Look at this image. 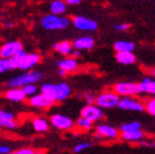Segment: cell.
I'll return each mask as SVG.
<instances>
[{
	"label": "cell",
	"instance_id": "6da1fadb",
	"mask_svg": "<svg viewBox=\"0 0 155 154\" xmlns=\"http://www.w3.org/2000/svg\"><path fill=\"white\" fill-rule=\"evenodd\" d=\"M13 69L18 68L21 71H31L41 62V55L39 53H27L22 49L10 59Z\"/></svg>",
	"mask_w": 155,
	"mask_h": 154
},
{
	"label": "cell",
	"instance_id": "7a4b0ae2",
	"mask_svg": "<svg viewBox=\"0 0 155 154\" xmlns=\"http://www.w3.org/2000/svg\"><path fill=\"white\" fill-rule=\"evenodd\" d=\"M71 20L66 17H62L58 15H45L41 19V25L43 29L48 31H60V30H65L69 27Z\"/></svg>",
	"mask_w": 155,
	"mask_h": 154
},
{
	"label": "cell",
	"instance_id": "3957f363",
	"mask_svg": "<svg viewBox=\"0 0 155 154\" xmlns=\"http://www.w3.org/2000/svg\"><path fill=\"white\" fill-rule=\"evenodd\" d=\"M43 74L40 71H27L23 74L17 75L12 77L7 83V86L9 87H22L27 84H36L42 79Z\"/></svg>",
	"mask_w": 155,
	"mask_h": 154
},
{
	"label": "cell",
	"instance_id": "277c9868",
	"mask_svg": "<svg viewBox=\"0 0 155 154\" xmlns=\"http://www.w3.org/2000/svg\"><path fill=\"white\" fill-rule=\"evenodd\" d=\"M120 96L114 90H106L99 94L95 99V104L102 109H111L118 106Z\"/></svg>",
	"mask_w": 155,
	"mask_h": 154
},
{
	"label": "cell",
	"instance_id": "5b68a950",
	"mask_svg": "<svg viewBox=\"0 0 155 154\" xmlns=\"http://www.w3.org/2000/svg\"><path fill=\"white\" fill-rule=\"evenodd\" d=\"M118 108L121 110H129V111H137L142 112L144 111V102L139 100L137 98H133L132 96H124L120 98L118 102Z\"/></svg>",
	"mask_w": 155,
	"mask_h": 154
},
{
	"label": "cell",
	"instance_id": "8992f818",
	"mask_svg": "<svg viewBox=\"0 0 155 154\" xmlns=\"http://www.w3.org/2000/svg\"><path fill=\"white\" fill-rule=\"evenodd\" d=\"M95 130V138L97 140H117L120 136V132L117 128L104 123L98 125Z\"/></svg>",
	"mask_w": 155,
	"mask_h": 154
},
{
	"label": "cell",
	"instance_id": "52a82bcc",
	"mask_svg": "<svg viewBox=\"0 0 155 154\" xmlns=\"http://www.w3.org/2000/svg\"><path fill=\"white\" fill-rule=\"evenodd\" d=\"M114 92H116L119 96H135L141 94L139 84L130 83V82H122L114 85Z\"/></svg>",
	"mask_w": 155,
	"mask_h": 154
},
{
	"label": "cell",
	"instance_id": "ba28073f",
	"mask_svg": "<svg viewBox=\"0 0 155 154\" xmlns=\"http://www.w3.org/2000/svg\"><path fill=\"white\" fill-rule=\"evenodd\" d=\"M81 116L84 118H87L88 120L93 122L99 121L104 117V109L97 106L96 104H89L85 106L81 110Z\"/></svg>",
	"mask_w": 155,
	"mask_h": 154
},
{
	"label": "cell",
	"instance_id": "9c48e42d",
	"mask_svg": "<svg viewBox=\"0 0 155 154\" xmlns=\"http://www.w3.org/2000/svg\"><path fill=\"white\" fill-rule=\"evenodd\" d=\"M50 121H51V125L54 128L62 131L72 130L73 128L75 127V122L73 121L72 118H69L67 116L61 115V113L53 115L51 117V119H50Z\"/></svg>",
	"mask_w": 155,
	"mask_h": 154
},
{
	"label": "cell",
	"instance_id": "30bf717a",
	"mask_svg": "<svg viewBox=\"0 0 155 154\" xmlns=\"http://www.w3.org/2000/svg\"><path fill=\"white\" fill-rule=\"evenodd\" d=\"M73 25L79 31H86V32L96 31L98 29V24L95 20H91L86 17H81V15H77L73 19Z\"/></svg>",
	"mask_w": 155,
	"mask_h": 154
},
{
	"label": "cell",
	"instance_id": "8fae6325",
	"mask_svg": "<svg viewBox=\"0 0 155 154\" xmlns=\"http://www.w3.org/2000/svg\"><path fill=\"white\" fill-rule=\"evenodd\" d=\"M22 43L20 41H9L0 46V57L11 59L13 55L22 50Z\"/></svg>",
	"mask_w": 155,
	"mask_h": 154
},
{
	"label": "cell",
	"instance_id": "7c38bea8",
	"mask_svg": "<svg viewBox=\"0 0 155 154\" xmlns=\"http://www.w3.org/2000/svg\"><path fill=\"white\" fill-rule=\"evenodd\" d=\"M29 105L34 108H39V109H48L54 105V101L40 92V94H35L29 97Z\"/></svg>",
	"mask_w": 155,
	"mask_h": 154
},
{
	"label": "cell",
	"instance_id": "4fadbf2b",
	"mask_svg": "<svg viewBox=\"0 0 155 154\" xmlns=\"http://www.w3.org/2000/svg\"><path fill=\"white\" fill-rule=\"evenodd\" d=\"M72 89L67 83L54 84V100L64 101L71 96Z\"/></svg>",
	"mask_w": 155,
	"mask_h": 154
},
{
	"label": "cell",
	"instance_id": "5bb4252c",
	"mask_svg": "<svg viewBox=\"0 0 155 154\" xmlns=\"http://www.w3.org/2000/svg\"><path fill=\"white\" fill-rule=\"evenodd\" d=\"M72 44L73 48L76 49V50H91L95 46V40H94V38H91L89 35L79 36L76 40H74Z\"/></svg>",
	"mask_w": 155,
	"mask_h": 154
},
{
	"label": "cell",
	"instance_id": "9a60e30c",
	"mask_svg": "<svg viewBox=\"0 0 155 154\" xmlns=\"http://www.w3.org/2000/svg\"><path fill=\"white\" fill-rule=\"evenodd\" d=\"M5 97L10 101L13 102H22L27 99V96L24 95L23 90L21 87H10L6 92H5Z\"/></svg>",
	"mask_w": 155,
	"mask_h": 154
},
{
	"label": "cell",
	"instance_id": "2e32d148",
	"mask_svg": "<svg viewBox=\"0 0 155 154\" xmlns=\"http://www.w3.org/2000/svg\"><path fill=\"white\" fill-rule=\"evenodd\" d=\"M57 67L64 69L67 73H71V72H75L78 68V62L75 57H66L57 62Z\"/></svg>",
	"mask_w": 155,
	"mask_h": 154
},
{
	"label": "cell",
	"instance_id": "e0dca14e",
	"mask_svg": "<svg viewBox=\"0 0 155 154\" xmlns=\"http://www.w3.org/2000/svg\"><path fill=\"white\" fill-rule=\"evenodd\" d=\"M145 133L141 130H133V131H127V132H121V138L124 141L128 142H140L144 139Z\"/></svg>",
	"mask_w": 155,
	"mask_h": 154
},
{
	"label": "cell",
	"instance_id": "ac0fdd59",
	"mask_svg": "<svg viewBox=\"0 0 155 154\" xmlns=\"http://www.w3.org/2000/svg\"><path fill=\"white\" fill-rule=\"evenodd\" d=\"M53 49L56 52L61 54V55H71L73 52V44L69 41H61V42H56L53 44Z\"/></svg>",
	"mask_w": 155,
	"mask_h": 154
},
{
	"label": "cell",
	"instance_id": "d6986e66",
	"mask_svg": "<svg viewBox=\"0 0 155 154\" xmlns=\"http://www.w3.org/2000/svg\"><path fill=\"white\" fill-rule=\"evenodd\" d=\"M140 92L144 94H151L155 96V79H152L151 77H145L140 84Z\"/></svg>",
	"mask_w": 155,
	"mask_h": 154
},
{
	"label": "cell",
	"instance_id": "ffe728a7",
	"mask_svg": "<svg viewBox=\"0 0 155 154\" xmlns=\"http://www.w3.org/2000/svg\"><path fill=\"white\" fill-rule=\"evenodd\" d=\"M67 10V5L64 0H52L50 3V11L54 15H62Z\"/></svg>",
	"mask_w": 155,
	"mask_h": 154
},
{
	"label": "cell",
	"instance_id": "44dd1931",
	"mask_svg": "<svg viewBox=\"0 0 155 154\" xmlns=\"http://www.w3.org/2000/svg\"><path fill=\"white\" fill-rule=\"evenodd\" d=\"M116 59L120 64L130 65L135 62V55L133 52H117Z\"/></svg>",
	"mask_w": 155,
	"mask_h": 154
},
{
	"label": "cell",
	"instance_id": "7402d4cb",
	"mask_svg": "<svg viewBox=\"0 0 155 154\" xmlns=\"http://www.w3.org/2000/svg\"><path fill=\"white\" fill-rule=\"evenodd\" d=\"M32 126L34 131L36 132H46L48 130V121L46 119L41 118V117H35L32 119Z\"/></svg>",
	"mask_w": 155,
	"mask_h": 154
},
{
	"label": "cell",
	"instance_id": "603a6c76",
	"mask_svg": "<svg viewBox=\"0 0 155 154\" xmlns=\"http://www.w3.org/2000/svg\"><path fill=\"white\" fill-rule=\"evenodd\" d=\"M75 127L81 131H89L94 128V122L81 116V118H78L77 121L75 122Z\"/></svg>",
	"mask_w": 155,
	"mask_h": 154
},
{
	"label": "cell",
	"instance_id": "cb8c5ba5",
	"mask_svg": "<svg viewBox=\"0 0 155 154\" xmlns=\"http://www.w3.org/2000/svg\"><path fill=\"white\" fill-rule=\"evenodd\" d=\"M114 50L117 52H133L134 44L129 41H118L114 43Z\"/></svg>",
	"mask_w": 155,
	"mask_h": 154
},
{
	"label": "cell",
	"instance_id": "d4e9b609",
	"mask_svg": "<svg viewBox=\"0 0 155 154\" xmlns=\"http://www.w3.org/2000/svg\"><path fill=\"white\" fill-rule=\"evenodd\" d=\"M40 92L55 102V100H54V84H50V83L43 84L41 86V88H40Z\"/></svg>",
	"mask_w": 155,
	"mask_h": 154
},
{
	"label": "cell",
	"instance_id": "484cf974",
	"mask_svg": "<svg viewBox=\"0 0 155 154\" xmlns=\"http://www.w3.org/2000/svg\"><path fill=\"white\" fill-rule=\"evenodd\" d=\"M142 129V125L139 121H131V122H125L121 125L120 130L121 132H127V131H133V130H140Z\"/></svg>",
	"mask_w": 155,
	"mask_h": 154
},
{
	"label": "cell",
	"instance_id": "4316f807",
	"mask_svg": "<svg viewBox=\"0 0 155 154\" xmlns=\"http://www.w3.org/2000/svg\"><path fill=\"white\" fill-rule=\"evenodd\" d=\"M21 89L23 90L24 95L27 97H31V96L35 95V94H38V90H39L35 84H27V85L21 87Z\"/></svg>",
	"mask_w": 155,
	"mask_h": 154
},
{
	"label": "cell",
	"instance_id": "83f0119b",
	"mask_svg": "<svg viewBox=\"0 0 155 154\" xmlns=\"http://www.w3.org/2000/svg\"><path fill=\"white\" fill-rule=\"evenodd\" d=\"M11 69H13V66H12L11 62H10V59L0 57V74L6 73L8 71H11Z\"/></svg>",
	"mask_w": 155,
	"mask_h": 154
},
{
	"label": "cell",
	"instance_id": "f1b7e54d",
	"mask_svg": "<svg viewBox=\"0 0 155 154\" xmlns=\"http://www.w3.org/2000/svg\"><path fill=\"white\" fill-rule=\"evenodd\" d=\"M144 110H146L151 116H155V97L150 98L144 102Z\"/></svg>",
	"mask_w": 155,
	"mask_h": 154
},
{
	"label": "cell",
	"instance_id": "f546056e",
	"mask_svg": "<svg viewBox=\"0 0 155 154\" xmlns=\"http://www.w3.org/2000/svg\"><path fill=\"white\" fill-rule=\"evenodd\" d=\"M17 127H18V122L15 121V119L0 121V128H3V129H7V130H13Z\"/></svg>",
	"mask_w": 155,
	"mask_h": 154
},
{
	"label": "cell",
	"instance_id": "4dcf8cb0",
	"mask_svg": "<svg viewBox=\"0 0 155 154\" xmlns=\"http://www.w3.org/2000/svg\"><path fill=\"white\" fill-rule=\"evenodd\" d=\"M91 143L90 142H81L78 143L77 145H75L74 148V152L75 153H81V152L85 151V150H87V149L91 148Z\"/></svg>",
	"mask_w": 155,
	"mask_h": 154
},
{
	"label": "cell",
	"instance_id": "1f68e13d",
	"mask_svg": "<svg viewBox=\"0 0 155 154\" xmlns=\"http://www.w3.org/2000/svg\"><path fill=\"white\" fill-rule=\"evenodd\" d=\"M13 119H15V115H13L12 112L0 109V121H5V120H13Z\"/></svg>",
	"mask_w": 155,
	"mask_h": 154
},
{
	"label": "cell",
	"instance_id": "d6a6232c",
	"mask_svg": "<svg viewBox=\"0 0 155 154\" xmlns=\"http://www.w3.org/2000/svg\"><path fill=\"white\" fill-rule=\"evenodd\" d=\"M34 153V150L30 148H24V149H20V150H17V151H11L7 154H33Z\"/></svg>",
	"mask_w": 155,
	"mask_h": 154
},
{
	"label": "cell",
	"instance_id": "836d02e7",
	"mask_svg": "<svg viewBox=\"0 0 155 154\" xmlns=\"http://www.w3.org/2000/svg\"><path fill=\"white\" fill-rule=\"evenodd\" d=\"M129 29L128 23H118L114 25V30L117 31H127Z\"/></svg>",
	"mask_w": 155,
	"mask_h": 154
},
{
	"label": "cell",
	"instance_id": "e575fe53",
	"mask_svg": "<svg viewBox=\"0 0 155 154\" xmlns=\"http://www.w3.org/2000/svg\"><path fill=\"white\" fill-rule=\"evenodd\" d=\"M85 99H86V102L88 105H89V104H95L96 96L94 95V94H91V92H89V94H87V95L85 96Z\"/></svg>",
	"mask_w": 155,
	"mask_h": 154
},
{
	"label": "cell",
	"instance_id": "d590c367",
	"mask_svg": "<svg viewBox=\"0 0 155 154\" xmlns=\"http://www.w3.org/2000/svg\"><path fill=\"white\" fill-rule=\"evenodd\" d=\"M11 152V148L8 145H1L0 144V154H7Z\"/></svg>",
	"mask_w": 155,
	"mask_h": 154
},
{
	"label": "cell",
	"instance_id": "8d00e7d4",
	"mask_svg": "<svg viewBox=\"0 0 155 154\" xmlns=\"http://www.w3.org/2000/svg\"><path fill=\"white\" fill-rule=\"evenodd\" d=\"M64 1L66 2V5H71V6H75L81 2V0H64Z\"/></svg>",
	"mask_w": 155,
	"mask_h": 154
},
{
	"label": "cell",
	"instance_id": "74e56055",
	"mask_svg": "<svg viewBox=\"0 0 155 154\" xmlns=\"http://www.w3.org/2000/svg\"><path fill=\"white\" fill-rule=\"evenodd\" d=\"M72 54H73V57H75V59H76V57H78L79 55H81V51L75 49V50H73Z\"/></svg>",
	"mask_w": 155,
	"mask_h": 154
},
{
	"label": "cell",
	"instance_id": "f35d334b",
	"mask_svg": "<svg viewBox=\"0 0 155 154\" xmlns=\"http://www.w3.org/2000/svg\"><path fill=\"white\" fill-rule=\"evenodd\" d=\"M58 75H60V76H66V75H67V72H65L64 69L58 68Z\"/></svg>",
	"mask_w": 155,
	"mask_h": 154
},
{
	"label": "cell",
	"instance_id": "ab89813d",
	"mask_svg": "<svg viewBox=\"0 0 155 154\" xmlns=\"http://www.w3.org/2000/svg\"><path fill=\"white\" fill-rule=\"evenodd\" d=\"M13 27V23L12 22H7L6 23V28H12Z\"/></svg>",
	"mask_w": 155,
	"mask_h": 154
},
{
	"label": "cell",
	"instance_id": "60d3db41",
	"mask_svg": "<svg viewBox=\"0 0 155 154\" xmlns=\"http://www.w3.org/2000/svg\"><path fill=\"white\" fill-rule=\"evenodd\" d=\"M33 154H44L42 151H34V153Z\"/></svg>",
	"mask_w": 155,
	"mask_h": 154
},
{
	"label": "cell",
	"instance_id": "b9f144b4",
	"mask_svg": "<svg viewBox=\"0 0 155 154\" xmlns=\"http://www.w3.org/2000/svg\"><path fill=\"white\" fill-rule=\"evenodd\" d=\"M152 74H153V76L155 77V68H153V71H152Z\"/></svg>",
	"mask_w": 155,
	"mask_h": 154
}]
</instances>
